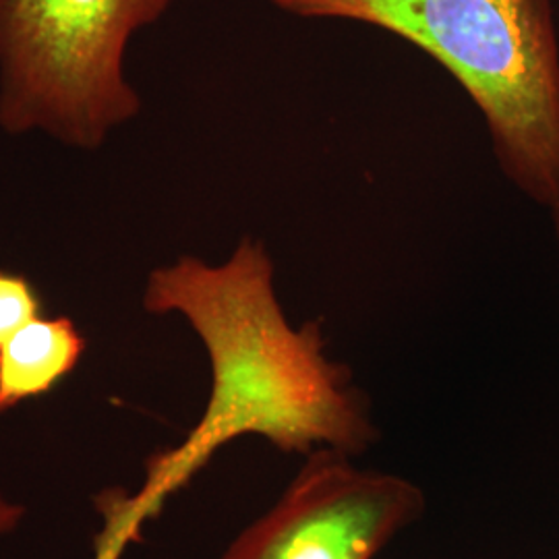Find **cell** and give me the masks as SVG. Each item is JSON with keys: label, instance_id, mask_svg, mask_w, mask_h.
I'll return each instance as SVG.
<instances>
[{"label": "cell", "instance_id": "3957f363", "mask_svg": "<svg viewBox=\"0 0 559 559\" xmlns=\"http://www.w3.org/2000/svg\"><path fill=\"white\" fill-rule=\"evenodd\" d=\"M170 2L0 0V129L98 150L140 112L124 52Z\"/></svg>", "mask_w": 559, "mask_h": 559}, {"label": "cell", "instance_id": "277c9868", "mask_svg": "<svg viewBox=\"0 0 559 559\" xmlns=\"http://www.w3.org/2000/svg\"><path fill=\"white\" fill-rule=\"evenodd\" d=\"M425 510L417 483L320 448L222 559H376Z\"/></svg>", "mask_w": 559, "mask_h": 559}, {"label": "cell", "instance_id": "9c48e42d", "mask_svg": "<svg viewBox=\"0 0 559 559\" xmlns=\"http://www.w3.org/2000/svg\"><path fill=\"white\" fill-rule=\"evenodd\" d=\"M551 212H554V222H556V233H558L559 240V201L551 207Z\"/></svg>", "mask_w": 559, "mask_h": 559}, {"label": "cell", "instance_id": "7a4b0ae2", "mask_svg": "<svg viewBox=\"0 0 559 559\" xmlns=\"http://www.w3.org/2000/svg\"><path fill=\"white\" fill-rule=\"evenodd\" d=\"M302 20L399 36L459 81L485 119L503 177L559 201V44L551 0H270Z\"/></svg>", "mask_w": 559, "mask_h": 559}, {"label": "cell", "instance_id": "6da1fadb", "mask_svg": "<svg viewBox=\"0 0 559 559\" xmlns=\"http://www.w3.org/2000/svg\"><path fill=\"white\" fill-rule=\"evenodd\" d=\"M274 278L267 247L251 237L221 265L182 255L147 276L143 309L187 320L207 353L212 388L187 438L145 462V480L129 500L138 524L245 436L302 456L320 448L360 456L380 440L353 369L328 357L320 320L299 328L288 321Z\"/></svg>", "mask_w": 559, "mask_h": 559}, {"label": "cell", "instance_id": "52a82bcc", "mask_svg": "<svg viewBox=\"0 0 559 559\" xmlns=\"http://www.w3.org/2000/svg\"><path fill=\"white\" fill-rule=\"evenodd\" d=\"M102 514H104V528L96 537V558L120 559L122 551L140 539V526L131 519L129 510V496L124 491H106L98 498Z\"/></svg>", "mask_w": 559, "mask_h": 559}, {"label": "cell", "instance_id": "5b68a950", "mask_svg": "<svg viewBox=\"0 0 559 559\" xmlns=\"http://www.w3.org/2000/svg\"><path fill=\"white\" fill-rule=\"evenodd\" d=\"M85 353L71 318H36L0 346V413L52 392Z\"/></svg>", "mask_w": 559, "mask_h": 559}, {"label": "cell", "instance_id": "8992f818", "mask_svg": "<svg viewBox=\"0 0 559 559\" xmlns=\"http://www.w3.org/2000/svg\"><path fill=\"white\" fill-rule=\"evenodd\" d=\"M40 316V295L29 278L0 270V346Z\"/></svg>", "mask_w": 559, "mask_h": 559}, {"label": "cell", "instance_id": "ba28073f", "mask_svg": "<svg viewBox=\"0 0 559 559\" xmlns=\"http://www.w3.org/2000/svg\"><path fill=\"white\" fill-rule=\"evenodd\" d=\"M23 514H25L23 506H17V503L7 500L0 493V535L15 531L20 520L23 519Z\"/></svg>", "mask_w": 559, "mask_h": 559}]
</instances>
